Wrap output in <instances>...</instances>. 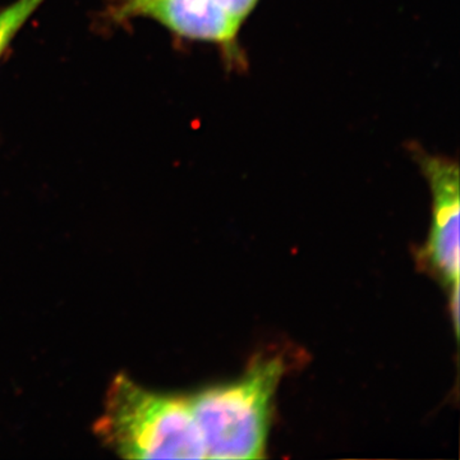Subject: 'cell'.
Instances as JSON below:
<instances>
[{
  "label": "cell",
  "mask_w": 460,
  "mask_h": 460,
  "mask_svg": "<svg viewBox=\"0 0 460 460\" xmlns=\"http://www.w3.org/2000/svg\"><path fill=\"white\" fill-rule=\"evenodd\" d=\"M95 431L122 458H206L190 399L150 392L126 375L109 387Z\"/></svg>",
  "instance_id": "6da1fadb"
},
{
  "label": "cell",
  "mask_w": 460,
  "mask_h": 460,
  "mask_svg": "<svg viewBox=\"0 0 460 460\" xmlns=\"http://www.w3.org/2000/svg\"><path fill=\"white\" fill-rule=\"evenodd\" d=\"M224 11L228 12L233 17L243 22L251 12L255 9L259 0H214Z\"/></svg>",
  "instance_id": "8992f818"
},
{
  "label": "cell",
  "mask_w": 460,
  "mask_h": 460,
  "mask_svg": "<svg viewBox=\"0 0 460 460\" xmlns=\"http://www.w3.org/2000/svg\"><path fill=\"white\" fill-rule=\"evenodd\" d=\"M119 20L147 17L190 40L213 42L237 60L241 21L214 0H119L115 7Z\"/></svg>",
  "instance_id": "277c9868"
},
{
  "label": "cell",
  "mask_w": 460,
  "mask_h": 460,
  "mask_svg": "<svg viewBox=\"0 0 460 460\" xmlns=\"http://www.w3.org/2000/svg\"><path fill=\"white\" fill-rule=\"evenodd\" d=\"M283 359L257 358L239 380L190 399L206 458L262 459Z\"/></svg>",
  "instance_id": "7a4b0ae2"
},
{
  "label": "cell",
  "mask_w": 460,
  "mask_h": 460,
  "mask_svg": "<svg viewBox=\"0 0 460 460\" xmlns=\"http://www.w3.org/2000/svg\"><path fill=\"white\" fill-rule=\"evenodd\" d=\"M45 0H16L7 8L0 11V57L3 56L14 36L25 25Z\"/></svg>",
  "instance_id": "5b68a950"
},
{
  "label": "cell",
  "mask_w": 460,
  "mask_h": 460,
  "mask_svg": "<svg viewBox=\"0 0 460 460\" xmlns=\"http://www.w3.org/2000/svg\"><path fill=\"white\" fill-rule=\"evenodd\" d=\"M432 195L431 229L420 259L450 293L459 292V165L449 157L413 151Z\"/></svg>",
  "instance_id": "3957f363"
}]
</instances>
